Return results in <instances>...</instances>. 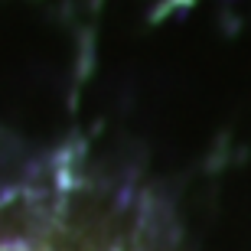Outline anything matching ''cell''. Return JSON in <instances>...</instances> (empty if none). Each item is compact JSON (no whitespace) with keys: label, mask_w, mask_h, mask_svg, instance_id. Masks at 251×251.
<instances>
[{"label":"cell","mask_w":251,"mask_h":251,"mask_svg":"<svg viewBox=\"0 0 251 251\" xmlns=\"http://www.w3.org/2000/svg\"><path fill=\"white\" fill-rule=\"evenodd\" d=\"M0 251H72V248H52V245H33L26 242L23 235H17V238H7V242H0Z\"/></svg>","instance_id":"obj_1"}]
</instances>
